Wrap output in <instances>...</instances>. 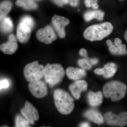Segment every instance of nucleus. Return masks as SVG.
<instances>
[{"mask_svg":"<svg viewBox=\"0 0 127 127\" xmlns=\"http://www.w3.org/2000/svg\"><path fill=\"white\" fill-rule=\"evenodd\" d=\"M113 29L112 25L109 22L93 25L86 29L83 36L91 41L101 40L110 35Z\"/></svg>","mask_w":127,"mask_h":127,"instance_id":"1","label":"nucleus"},{"mask_svg":"<svg viewBox=\"0 0 127 127\" xmlns=\"http://www.w3.org/2000/svg\"><path fill=\"white\" fill-rule=\"evenodd\" d=\"M55 104L57 109L63 114H69L74 109V99L66 91L57 89L54 94Z\"/></svg>","mask_w":127,"mask_h":127,"instance_id":"2","label":"nucleus"},{"mask_svg":"<svg viewBox=\"0 0 127 127\" xmlns=\"http://www.w3.org/2000/svg\"><path fill=\"white\" fill-rule=\"evenodd\" d=\"M127 91L126 84L118 81H113L106 83L103 88L105 97L110 98L113 101H117L125 96Z\"/></svg>","mask_w":127,"mask_h":127,"instance_id":"3","label":"nucleus"},{"mask_svg":"<svg viewBox=\"0 0 127 127\" xmlns=\"http://www.w3.org/2000/svg\"><path fill=\"white\" fill-rule=\"evenodd\" d=\"M65 74L64 69L60 64H48L45 67V80L51 86L57 85L61 81Z\"/></svg>","mask_w":127,"mask_h":127,"instance_id":"4","label":"nucleus"},{"mask_svg":"<svg viewBox=\"0 0 127 127\" xmlns=\"http://www.w3.org/2000/svg\"><path fill=\"white\" fill-rule=\"evenodd\" d=\"M45 67L39 65L38 61L28 64L25 67L24 74L25 78L28 82H31L40 80L44 76Z\"/></svg>","mask_w":127,"mask_h":127,"instance_id":"5","label":"nucleus"},{"mask_svg":"<svg viewBox=\"0 0 127 127\" xmlns=\"http://www.w3.org/2000/svg\"><path fill=\"white\" fill-rule=\"evenodd\" d=\"M104 118L107 124L110 125L120 127L127 125V112H123L119 115L108 112L105 114Z\"/></svg>","mask_w":127,"mask_h":127,"instance_id":"6","label":"nucleus"},{"mask_svg":"<svg viewBox=\"0 0 127 127\" xmlns=\"http://www.w3.org/2000/svg\"><path fill=\"white\" fill-rule=\"evenodd\" d=\"M29 88L32 94L36 98L44 97L47 94L48 89L46 84L40 80L30 82Z\"/></svg>","mask_w":127,"mask_h":127,"instance_id":"7","label":"nucleus"},{"mask_svg":"<svg viewBox=\"0 0 127 127\" xmlns=\"http://www.w3.org/2000/svg\"><path fill=\"white\" fill-rule=\"evenodd\" d=\"M36 36L39 41L46 44L51 43L57 39L56 35L52 28L49 26L38 30Z\"/></svg>","mask_w":127,"mask_h":127,"instance_id":"8","label":"nucleus"},{"mask_svg":"<svg viewBox=\"0 0 127 127\" xmlns=\"http://www.w3.org/2000/svg\"><path fill=\"white\" fill-rule=\"evenodd\" d=\"M70 23L67 18L55 15L52 18L53 26L60 38H64L66 35L65 27Z\"/></svg>","mask_w":127,"mask_h":127,"instance_id":"9","label":"nucleus"},{"mask_svg":"<svg viewBox=\"0 0 127 127\" xmlns=\"http://www.w3.org/2000/svg\"><path fill=\"white\" fill-rule=\"evenodd\" d=\"M21 112L31 124H34L35 121L39 119L38 111L28 101L25 102V106L21 110Z\"/></svg>","mask_w":127,"mask_h":127,"instance_id":"10","label":"nucleus"},{"mask_svg":"<svg viewBox=\"0 0 127 127\" xmlns=\"http://www.w3.org/2000/svg\"><path fill=\"white\" fill-rule=\"evenodd\" d=\"M106 44L110 52L113 55L117 56H123L127 54V46L122 43V41L119 38H116L114 43L111 40H108Z\"/></svg>","mask_w":127,"mask_h":127,"instance_id":"11","label":"nucleus"},{"mask_svg":"<svg viewBox=\"0 0 127 127\" xmlns=\"http://www.w3.org/2000/svg\"><path fill=\"white\" fill-rule=\"evenodd\" d=\"M18 46L16 37L14 34H11L6 43L0 45V49L4 53L7 55H12L16 51Z\"/></svg>","mask_w":127,"mask_h":127,"instance_id":"12","label":"nucleus"},{"mask_svg":"<svg viewBox=\"0 0 127 127\" xmlns=\"http://www.w3.org/2000/svg\"><path fill=\"white\" fill-rule=\"evenodd\" d=\"M32 29L24 23L20 22L17 30V37L19 41L21 43L27 42L31 36Z\"/></svg>","mask_w":127,"mask_h":127,"instance_id":"13","label":"nucleus"},{"mask_svg":"<svg viewBox=\"0 0 127 127\" xmlns=\"http://www.w3.org/2000/svg\"><path fill=\"white\" fill-rule=\"evenodd\" d=\"M118 66L116 64L109 63L104 65L103 68L95 69L94 72L97 75H103L106 78H110L115 75Z\"/></svg>","mask_w":127,"mask_h":127,"instance_id":"14","label":"nucleus"},{"mask_svg":"<svg viewBox=\"0 0 127 127\" xmlns=\"http://www.w3.org/2000/svg\"><path fill=\"white\" fill-rule=\"evenodd\" d=\"M87 88L88 84L87 82L82 80L76 81L70 86L72 94L77 100L80 98L82 92L86 91Z\"/></svg>","mask_w":127,"mask_h":127,"instance_id":"15","label":"nucleus"},{"mask_svg":"<svg viewBox=\"0 0 127 127\" xmlns=\"http://www.w3.org/2000/svg\"><path fill=\"white\" fill-rule=\"evenodd\" d=\"M66 74L69 79L77 80L84 77L86 75V72L84 69L69 67L67 68Z\"/></svg>","mask_w":127,"mask_h":127,"instance_id":"16","label":"nucleus"},{"mask_svg":"<svg viewBox=\"0 0 127 127\" xmlns=\"http://www.w3.org/2000/svg\"><path fill=\"white\" fill-rule=\"evenodd\" d=\"M84 116L89 120L98 125L103 124L104 119L100 113L94 109H89L86 111Z\"/></svg>","mask_w":127,"mask_h":127,"instance_id":"17","label":"nucleus"},{"mask_svg":"<svg viewBox=\"0 0 127 127\" xmlns=\"http://www.w3.org/2000/svg\"><path fill=\"white\" fill-rule=\"evenodd\" d=\"M88 99L89 103L91 106H97L102 102V93L100 91L96 93L90 92L88 95Z\"/></svg>","mask_w":127,"mask_h":127,"instance_id":"18","label":"nucleus"},{"mask_svg":"<svg viewBox=\"0 0 127 127\" xmlns=\"http://www.w3.org/2000/svg\"><path fill=\"white\" fill-rule=\"evenodd\" d=\"M104 15V12L100 10L89 11L84 14V18L87 22L90 21L94 19L101 21L103 19Z\"/></svg>","mask_w":127,"mask_h":127,"instance_id":"19","label":"nucleus"},{"mask_svg":"<svg viewBox=\"0 0 127 127\" xmlns=\"http://www.w3.org/2000/svg\"><path fill=\"white\" fill-rule=\"evenodd\" d=\"M13 28V24L10 18L6 16L0 18L1 31L3 33L11 32Z\"/></svg>","mask_w":127,"mask_h":127,"instance_id":"20","label":"nucleus"},{"mask_svg":"<svg viewBox=\"0 0 127 127\" xmlns=\"http://www.w3.org/2000/svg\"><path fill=\"white\" fill-rule=\"evenodd\" d=\"M16 4L18 6L23 7L26 10H34L37 7V5L34 0H17Z\"/></svg>","mask_w":127,"mask_h":127,"instance_id":"21","label":"nucleus"},{"mask_svg":"<svg viewBox=\"0 0 127 127\" xmlns=\"http://www.w3.org/2000/svg\"><path fill=\"white\" fill-rule=\"evenodd\" d=\"M12 3L10 1L6 0L0 3V18L6 16L11 10Z\"/></svg>","mask_w":127,"mask_h":127,"instance_id":"22","label":"nucleus"},{"mask_svg":"<svg viewBox=\"0 0 127 127\" xmlns=\"http://www.w3.org/2000/svg\"><path fill=\"white\" fill-rule=\"evenodd\" d=\"M30 123L27 120H25L20 116H17L15 119L16 127H30Z\"/></svg>","mask_w":127,"mask_h":127,"instance_id":"23","label":"nucleus"},{"mask_svg":"<svg viewBox=\"0 0 127 127\" xmlns=\"http://www.w3.org/2000/svg\"><path fill=\"white\" fill-rule=\"evenodd\" d=\"M78 64L82 68L86 70H89L92 68V65L89 58H83L79 59Z\"/></svg>","mask_w":127,"mask_h":127,"instance_id":"24","label":"nucleus"},{"mask_svg":"<svg viewBox=\"0 0 127 127\" xmlns=\"http://www.w3.org/2000/svg\"><path fill=\"white\" fill-rule=\"evenodd\" d=\"M20 22H22L25 25H27L32 29L34 27L35 22L34 20L31 17L28 16H26L23 17L21 19Z\"/></svg>","mask_w":127,"mask_h":127,"instance_id":"25","label":"nucleus"},{"mask_svg":"<svg viewBox=\"0 0 127 127\" xmlns=\"http://www.w3.org/2000/svg\"><path fill=\"white\" fill-rule=\"evenodd\" d=\"M97 1L95 0H85V5L87 7H92L94 9H97L98 7Z\"/></svg>","mask_w":127,"mask_h":127,"instance_id":"26","label":"nucleus"},{"mask_svg":"<svg viewBox=\"0 0 127 127\" xmlns=\"http://www.w3.org/2000/svg\"><path fill=\"white\" fill-rule=\"evenodd\" d=\"M10 85V82L7 79H4L1 80L0 82V90L8 88Z\"/></svg>","mask_w":127,"mask_h":127,"instance_id":"27","label":"nucleus"},{"mask_svg":"<svg viewBox=\"0 0 127 127\" xmlns=\"http://www.w3.org/2000/svg\"><path fill=\"white\" fill-rule=\"evenodd\" d=\"M56 4L59 6H62L64 5L69 3L68 0H52Z\"/></svg>","mask_w":127,"mask_h":127,"instance_id":"28","label":"nucleus"},{"mask_svg":"<svg viewBox=\"0 0 127 127\" xmlns=\"http://www.w3.org/2000/svg\"><path fill=\"white\" fill-rule=\"evenodd\" d=\"M79 55L85 58H88V56L87 52L84 48H82L79 51Z\"/></svg>","mask_w":127,"mask_h":127,"instance_id":"29","label":"nucleus"},{"mask_svg":"<svg viewBox=\"0 0 127 127\" xmlns=\"http://www.w3.org/2000/svg\"><path fill=\"white\" fill-rule=\"evenodd\" d=\"M79 0H68L69 4L72 6H76L78 4Z\"/></svg>","mask_w":127,"mask_h":127,"instance_id":"30","label":"nucleus"},{"mask_svg":"<svg viewBox=\"0 0 127 127\" xmlns=\"http://www.w3.org/2000/svg\"><path fill=\"white\" fill-rule=\"evenodd\" d=\"M90 62L92 65H94L97 64L98 63V60L97 58H96L90 59Z\"/></svg>","mask_w":127,"mask_h":127,"instance_id":"31","label":"nucleus"},{"mask_svg":"<svg viewBox=\"0 0 127 127\" xmlns=\"http://www.w3.org/2000/svg\"><path fill=\"white\" fill-rule=\"evenodd\" d=\"M80 127H90V125L88 123L83 122L80 125Z\"/></svg>","mask_w":127,"mask_h":127,"instance_id":"32","label":"nucleus"},{"mask_svg":"<svg viewBox=\"0 0 127 127\" xmlns=\"http://www.w3.org/2000/svg\"><path fill=\"white\" fill-rule=\"evenodd\" d=\"M124 38H125V40L127 42V30L125 32V34L124 35Z\"/></svg>","mask_w":127,"mask_h":127,"instance_id":"33","label":"nucleus"},{"mask_svg":"<svg viewBox=\"0 0 127 127\" xmlns=\"http://www.w3.org/2000/svg\"><path fill=\"white\" fill-rule=\"evenodd\" d=\"M34 0L36 1H40L42 0Z\"/></svg>","mask_w":127,"mask_h":127,"instance_id":"34","label":"nucleus"},{"mask_svg":"<svg viewBox=\"0 0 127 127\" xmlns=\"http://www.w3.org/2000/svg\"><path fill=\"white\" fill-rule=\"evenodd\" d=\"M120 0V1H123V0Z\"/></svg>","mask_w":127,"mask_h":127,"instance_id":"35","label":"nucleus"},{"mask_svg":"<svg viewBox=\"0 0 127 127\" xmlns=\"http://www.w3.org/2000/svg\"><path fill=\"white\" fill-rule=\"evenodd\" d=\"M95 0L96 1H97L98 0Z\"/></svg>","mask_w":127,"mask_h":127,"instance_id":"36","label":"nucleus"}]
</instances>
